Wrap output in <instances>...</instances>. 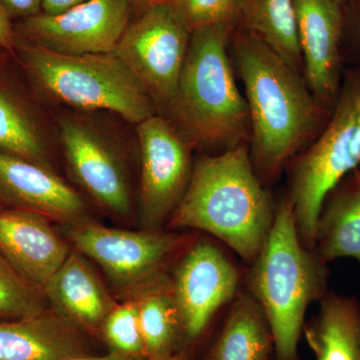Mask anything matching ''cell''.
<instances>
[{
	"instance_id": "cell-1",
	"label": "cell",
	"mask_w": 360,
	"mask_h": 360,
	"mask_svg": "<svg viewBox=\"0 0 360 360\" xmlns=\"http://www.w3.org/2000/svg\"><path fill=\"white\" fill-rule=\"evenodd\" d=\"M233 51L250 113L251 162L265 186L316 139L331 111L315 99L302 75L257 37L239 33Z\"/></svg>"
},
{
	"instance_id": "cell-2",
	"label": "cell",
	"mask_w": 360,
	"mask_h": 360,
	"mask_svg": "<svg viewBox=\"0 0 360 360\" xmlns=\"http://www.w3.org/2000/svg\"><path fill=\"white\" fill-rule=\"evenodd\" d=\"M276 210L245 143L194 163L186 193L167 226L207 232L251 264L269 238Z\"/></svg>"
},
{
	"instance_id": "cell-3",
	"label": "cell",
	"mask_w": 360,
	"mask_h": 360,
	"mask_svg": "<svg viewBox=\"0 0 360 360\" xmlns=\"http://www.w3.org/2000/svg\"><path fill=\"white\" fill-rule=\"evenodd\" d=\"M229 39L227 25L191 32L176 92L162 115L193 146L219 153L248 144L250 137L248 103L234 77Z\"/></svg>"
},
{
	"instance_id": "cell-4",
	"label": "cell",
	"mask_w": 360,
	"mask_h": 360,
	"mask_svg": "<svg viewBox=\"0 0 360 360\" xmlns=\"http://www.w3.org/2000/svg\"><path fill=\"white\" fill-rule=\"evenodd\" d=\"M326 264L315 250L303 245L290 201H281L269 238L250 264L246 278L248 292L269 321L276 360H297L307 310L326 295Z\"/></svg>"
},
{
	"instance_id": "cell-5",
	"label": "cell",
	"mask_w": 360,
	"mask_h": 360,
	"mask_svg": "<svg viewBox=\"0 0 360 360\" xmlns=\"http://www.w3.org/2000/svg\"><path fill=\"white\" fill-rule=\"evenodd\" d=\"M15 52L32 84L51 101L85 112L108 111L135 125L158 115L115 53L68 56L22 42Z\"/></svg>"
},
{
	"instance_id": "cell-6",
	"label": "cell",
	"mask_w": 360,
	"mask_h": 360,
	"mask_svg": "<svg viewBox=\"0 0 360 360\" xmlns=\"http://www.w3.org/2000/svg\"><path fill=\"white\" fill-rule=\"evenodd\" d=\"M360 165V68L348 71L326 127L290 170V196L303 245L314 250L317 221L329 193Z\"/></svg>"
},
{
	"instance_id": "cell-7",
	"label": "cell",
	"mask_w": 360,
	"mask_h": 360,
	"mask_svg": "<svg viewBox=\"0 0 360 360\" xmlns=\"http://www.w3.org/2000/svg\"><path fill=\"white\" fill-rule=\"evenodd\" d=\"M63 229L71 246L98 265L118 290L134 292L195 240L174 231H127L91 220Z\"/></svg>"
},
{
	"instance_id": "cell-8",
	"label": "cell",
	"mask_w": 360,
	"mask_h": 360,
	"mask_svg": "<svg viewBox=\"0 0 360 360\" xmlns=\"http://www.w3.org/2000/svg\"><path fill=\"white\" fill-rule=\"evenodd\" d=\"M191 32L170 2L143 9L129 23L113 53L165 115L176 92Z\"/></svg>"
},
{
	"instance_id": "cell-9",
	"label": "cell",
	"mask_w": 360,
	"mask_h": 360,
	"mask_svg": "<svg viewBox=\"0 0 360 360\" xmlns=\"http://www.w3.org/2000/svg\"><path fill=\"white\" fill-rule=\"evenodd\" d=\"M135 127L141 153L139 219L144 229H160L186 193L194 167L193 146L160 115Z\"/></svg>"
},
{
	"instance_id": "cell-10",
	"label": "cell",
	"mask_w": 360,
	"mask_h": 360,
	"mask_svg": "<svg viewBox=\"0 0 360 360\" xmlns=\"http://www.w3.org/2000/svg\"><path fill=\"white\" fill-rule=\"evenodd\" d=\"M59 141L71 179L99 207L118 217L131 212L127 168L110 135L89 118L63 115Z\"/></svg>"
},
{
	"instance_id": "cell-11",
	"label": "cell",
	"mask_w": 360,
	"mask_h": 360,
	"mask_svg": "<svg viewBox=\"0 0 360 360\" xmlns=\"http://www.w3.org/2000/svg\"><path fill=\"white\" fill-rule=\"evenodd\" d=\"M131 6V0H89L58 15L39 13L18 25L16 39L68 56L113 53Z\"/></svg>"
},
{
	"instance_id": "cell-12",
	"label": "cell",
	"mask_w": 360,
	"mask_h": 360,
	"mask_svg": "<svg viewBox=\"0 0 360 360\" xmlns=\"http://www.w3.org/2000/svg\"><path fill=\"white\" fill-rule=\"evenodd\" d=\"M184 342L200 340L214 315L238 295L239 274L212 241L194 240L181 253L172 276Z\"/></svg>"
},
{
	"instance_id": "cell-13",
	"label": "cell",
	"mask_w": 360,
	"mask_h": 360,
	"mask_svg": "<svg viewBox=\"0 0 360 360\" xmlns=\"http://www.w3.org/2000/svg\"><path fill=\"white\" fill-rule=\"evenodd\" d=\"M305 82L312 96L333 110L342 84L345 16L335 0H295Z\"/></svg>"
},
{
	"instance_id": "cell-14",
	"label": "cell",
	"mask_w": 360,
	"mask_h": 360,
	"mask_svg": "<svg viewBox=\"0 0 360 360\" xmlns=\"http://www.w3.org/2000/svg\"><path fill=\"white\" fill-rule=\"evenodd\" d=\"M0 202L44 215L63 226L89 221L82 196L56 172L0 153Z\"/></svg>"
},
{
	"instance_id": "cell-15",
	"label": "cell",
	"mask_w": 360,
	"mask_h": 360,
	"mask_svg": "<svg viewBox=\"0 0 360 360\" xmlns=\"http://www.w3.org/2000/svg\"><path fill=\"white\" fill-rule=\"evenodd\" d=\"M51 224L39 213L0 205V253L42 290L72 250Z\"/></svg>"
},
{
	"instance_id": "cell-16",
	"label": "cell",
	"mask_w": 360,
	"mask_h": 360,
	"mask_svg": "<svg viewBox=\"0 0 360 360\" xmlns=\"http://www.w3.org/2000/svg\"><path fill=\"white\" fill-rule=\"evenodd\" d=\"M91 354L87 333L51 307L0 321V360H65Z\"/></svg>"
},
{
	"instance_id": "cell-17",
	"label": "cell",
	"mask_w": 360,
	"mask_h": 360,
	"mask_svg": "<svg viewBox=\"0 0 360 360\" xmlns=\"http://www.w3.org/2000/svg\"><path fill=\"white\" fill-rule=\"evenodd\" d=\"M44 292L52 309L89 335H101L106 317L117 304L89 258L73 248Z\"/></svg>"
},
{
	"instance_id": "cell-18",
	"label": "cell",
	"mask_w": 360,
	"mask_h": 360,
	"mask_svg": "<svg viewBox=\"0 0 360 360\" xmlns=\"http://www.w3.org/2000/svg\"><path fill=\"white\" fill-rule=\"evenodd\" d=\"M314 250L326 264L343 257L360 264V165L326 198L317 221Z\"/></svg>"
},
{
	"instance_id": "cell-19",
	"label": "cell",
	"mask_w": 360,
	"mask_h": 360,
	"mask_svg": "<svg viewBox=\"0 0 360 360\" xmlns=\"http://www.w3.org/2000/svg\"><path fill=\"white\" fill-rule=\"evenodd\" d=\"M271 354L274 336L264 309L248 291L238 293L203 360H269Z\"/></svg>"
},
{
	"instance_id": "cell-20",
	"label": "cell",
	"mask_w": 360,
	"mask_h": 360,
	"mask_svg": "<svg viewBox=\"0 0 360 360\" xmlns=\"http://www.w3.org/2000/svg\"><path fill=\"white\" fill-rule=\"evenodd\" d=\"M146 360L177 352L184 341V326L172 285L165 271L134 291Z\"/></svg>"
},
{
	"instance_id": "cell-21",
	"label": "cell",
	"mask_w": 360,
	"mask_h": 360,
	"mask_svg": "<svg viewBox=\"0 0 360 360\" xmlns=\"http://www.w3.org/2000/svg\"><path fill=\"white\" fill-rule=\"evenodd\" d=\"M303 331L316 360H360V305L355 298L326 293L319 314Z\"/></svg>"
},
{
	"instance_id": "cell-22",
	"label": "cell",
	"mask_w": 360,
	"mask_h": 360,
	"mask_svg": "<svg viewBox=\"0 0 360 360\" xmlns=\"http://www.w3.org/2000/svg\"><path fill=\"white\" fill-rule=\"evenodd\" d=\"M234 18H240L246 32L264 42L302 75L295 0H238Z\"/></svg>"
},
{
	"instance_id": "cell-23",
	"label": "cell",
	"mask_w": 360,
	"mask_h": 360,
	"mask_svg": "<svg viewBox=\"0 0 360 360\" xmlns=\"http://www.w3.org/2000/svg\"><path fill=\"white\" fill-rule=\"evenodd\" d=\"M0 153L32 161L53 169L42 129L27 106L0 84Z\"/></svg>"
},
{
	"instance_id": "cell-24",
	"label": "cell",
	"mask_w": 360,
	"mask_h": 360,
	"mask_svg": "<svg viewBox=\"0 0 360 360\" xmlns=\"http://www.w3.org/2000/svg\"><path fill=\"white\" fill-rule=\"evenodd\" d=\"M44 290L21 276L0 253V321H13L49 309Z\"/></svg>"
},
{
	"instance_id": "cell-25",
	"label": "cell",
	"mask_w": 360,
	"mask_h": 360,
	"mask_svg": "<svg viewBox=\"0 0 360 360\" xmlns=\"http://www.w3.org/2000/svg\"><path fill=\"white\" fill-rule=\"evenodd\" d=\"M99 335L110 352L134 359L146 360L139 311L134 298L115 305L106 317Z\"/></svg>"
},
{
	"instance_id": "cell-26",
	"label": "cell",
	"mask_w": 360,
	"mask_h": 360,
	"mask_svg": "<svg viewBox=\"0 0 360 360\" xmlns=\"http://www.w3.org/2000/svg\"><path fill=\"white\" fill-rule=\"evenodd\" d=\"M238 0H172L191 32L198 28L227 25L236 16Z\"/></svg>"
},
{
	"instance_id": "cell-27",
	"label": "cell",
	"mask_w": 360,
	"mask_h": 360,
	"mask_svg": "<svg viewBox=\"0 0 360 360\" xmlns=\"http://www.w3.org/2000/svg\"><path fill=\"white\" fill-rule=\"evenodd\" d=\"M9 18H30L37 15L42 8L44 0H0Z\"/></svg>"
},
{
	"instance_id": "cell-28",
	"label": "cell",
	"mask_w": 360,
	"mask_h": 360,
	"mask_svg": "<svg viewBox=\"0 0 360 360\" xmlns=\"http://www.w3.org/2000/svg\"><path fill=\"white\" fill-rule=\"evenodd\" d=\"M18 46L15 32L11 25V18L0 2V47L14 53Z\"/></svg>"
},
{
	"instance_id": "cell-29",
	"label": "cell",
	"mask_w": 360,
	"mask_h": 360,
	"mask_svg": "<svg viewBox=\"0 0 360 360\" xmlns=\"http://www.w3.org/2000/svg\"><path fill=\"white\" fill-rule=\"evenodd\" d=\"M86 1L89 0H44L42 9L45 14L58 15V14L70 11Z\"/></svg>"
},
{
	"instance_id": "cell-30",
	"label": "cell",
	"mask_w": 360,
	"mask_h": 360,
	"mask_svg": "<svg viewBox=\"0 0 360 360\" xmlns=\"http://www.w3.org/2000/svg\"><path fill=\"white\" fill-rule=\"evenodd\" d=\"M65 360H139L131 359V357L124 356V355L115 354V352H108V354L94 355L86 354L82 356L71 357Z\"/></svg>"
},
{
	"instance_id": "cell-31",
	"label": "cell",
	"mask_w": 360,
	"mask_h": 360,
	"mask_svg": "<svg viewBox=\"0 0 360 360\" xmlns=\"http://www.w3.org/2000/svg\"><path fill=\"white\" fill-rule=\"evenodd\" d=\"M191 352L188 348L184 347L181 349L177 350L174 354L165 355V356L158 357V359H153L149 360H191Z\"/></svg>"
},
{
	"instance_id": "cell-32",
	"label": "cell",
	"mask_w": 360,
	"mask_h": 360,
	"mask_svg": "<svg viewBox=\"0 0 360 360\" xmlns=\"http://www.w3.org/2000/svg\"><path fill=\"white\" fill-rule=\"evenodd\" d=\"M172 0H131L132 6L136 4V6L146 7L151 6V4H158V2H170Z\"/></svg>"
},
{
	"instance_id": "cell-33",
	"label": "cell",
	"mask_w": 360,
	"mask_h": 360,
	"mask_svg": "<svg viewBox=\"0 0 360 360\" xmlns=\"http://www.w3.org/2000/svg\"><path fill=\"white\" fill-rule=\"evenodd\" d=\"M354 45L360 51V6L359 13H357L356 25H355Z\"/></svg>"
},
{
	"instance_id": "cell-34",
	"label": "cell",
	"mask_w": 360,
	"mask_h": 360,
	"mask_svg": "<svg viewBox=\"0 0 360 360\" xmlns=\"http://www.w3.org/2000/svg\"><path fill=\"white\" fill-rule=\"evenodd\" d=\"M338 4H340V6H343V4H347V1H349V0H335Z\"/></svg>"
}]
</instances>
